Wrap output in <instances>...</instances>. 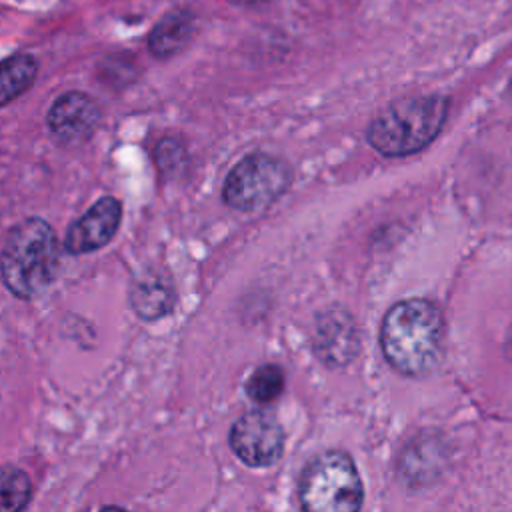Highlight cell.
<instances>
[{
	"label": "cell",
	"mask_w": 512,
	"mask_h": 512,
	"mask_svg": "<svg viewBox=\"0 0 512 512\" xmlns=\"http://www.w3.org/2000/svg\"><path fill=\"white\" fill-rule=\"evenodd\" d=\"M444 322L440 310L424 298L394 304L380 328L386 360L402 374L422 376L440 360Z\"/></svg>",
	"instance_id": "cell-1"
},
{
	"label": "cell",
	"mask_w": 512,
	"mask_h": 512,
	"mask_svg": "<svg viewBox=\"0 0 512 512\" xmlns=\"http://www.w3.org/2000/svg\"><path fill=\"white\" fill-rule=\"evenodd\" d=\"M60 244L54 228L42 218L16 224L0 252L4 286L22 300L38 296L58 272Z\"/></svg>",
	"instance_id": "cell-2"
},
{
	"label": "cell",
	"mask_w": 512,
	"mask_h": 512,
	"mask_svg": "<svg viewBox=\"0 0 512 512\" xmlns=\"http://www.w3.org/2000/svg\"><path fill=\"white\" fill-rule=\"evenodd\" d=\"M448 112V100L442 96L402 98L380 112L370 128V144L384 156H408L430 144Z\"/></svg>",
	"instance_id": "cell-3"
},
{
	"label": "cell",
	"mask_w": 512,
	"mask_h": 512,
	"mask_svg": "<svg viewBox=\"0 0 512 512\" xmlns=\"http://www.w3.org/2000/svg\"><path fill=\"white\" fill-rule=\"evenodd\" d=\"M362 482L352 458L330 450L312 458L302 470L298 496L304 510L352 512L362 506Z\"/></svg>",
	"instance_id": "cell-4"
},
{
	"label": "cell",
	"mask_w": 512,
	"mask_h": 512,
	"mask_svg": "<svg viewBox=\"0 0 512 512\" xmlns=\"http://www.w3.org/2000/svg\"><path fill=\"white\" fill-rule=\"evenodd\" d=\"M290 166L264 152L242 158L226 176L224 202L234 210H260L278 200L290 186Z\"/></svg>",
	"instance_id": "cell-5"
},
{
	"label": "cell",
	"mask_w": 512,
	"mask_h": 512,
	"mask_svg": "<svg viewBox=\"0 0 512 512\" xmlns=\"http://www.w3.org/2000/svg\"><path fill=\"white\" fill-rule=\"evenodd\" d=\"M230 448L248 466H272L282 456V426L272 416L252 410L232 424Z\"/></svg>",
	"instance_id": "cell-6"
},
{
	"label": "cell",
	"mask_w": 512,
	"mask_h": 512,
	"mask_svg": "<svg viewBox=\"0 0 512 512\" xmlns=\"http://www.w3.org/2000/svg\"><path fill=\"white\" fill-rule=\"evenodd\" d=\"M46 122L60 144L76 146L94 134L100 122V108L96 100L84 92H66L54 100Z\"/></svg>",
	"instance_id": "cell-7"
},
{
	"label": "cell",
	"mask_w": 512,
	"mask_h": 512,
	"mask_svg": "<svg viewBox=\"0 0 512 512\" xmlns=\"http://www.w3.org/2000/svg\"><path fill=\"white\" fill-rule=\"evenodd\" d=\"M122 220V206L114 196L100 198L66 232L64 248L68 254H88L106 246Z\"/></svg>",
	"instance_id": "cell-8"
},
{
	"label": "cell",
	"mask_w": 512,
	"mask_h": 512,
	"mask_svg": "<svg viewBox=\"0 0 512 512\" xmlns=\"http://www.w3.org/2000/svg\"><path fill=\"white\" fill-rule=\"evenodd\" d=\"M356 328L346 312L330 310L318 322L316 348L318 354L332 364H346L356 352Z\"/></svg>",
	"instance_id": "cell-9"
},
{
	"label": "cell",
	"mask_w": 512,
	"mask_h": 512,
	"mask_svg": "<svg viewBox=\"0 0 512 512\" xmlns=\"http://www.w3.org/2000/svg\"><path fill=\"white\" fill-rule=\"evenodd\" d=\"M130 304L144 320H158L174 308V290L160 272H142L130 288Z\"/></svg>",
	"instance_id": "cell-10"
},
{
	"label": "cell",
	"mask_w": 512,
	"mask_h": 512,
	"mask_svg": "<svg viewBox=\"0 0 512 512\" xmlns=\"http://www.w3.org/2000/svg\"><path fill=\"white\" fill-rule=\"evenodd\" d=\"M194 18L188 12L166 14L150 32L148 48L156 58H170L192 40Z\"/></svg>",
	"instance_id": "cell-11"
},
{
	"label": "cell",
	"mask_w": 512,
	"mask_h": 512,
	"mask_svg": "<svg viewBox=\"0 0 512 512\" xmlns=\"http://www.w3.org/2000/svg\"><path fill=\"white\" fill-rule=\"evenodd\" d=\"M38 62L30 54H14L0 62V106L24 94L36 80Z\"/></svg>",
	"instance_id": "cell-12"
},
{
	"label": "cell",
	"mask_w": 512,
	"mask_h": 512,
	"mask_svg": "<svg viewBox=\"0 0 512 512\" xmlns=\"http://www.w3.org/2000/svg\"><path fill=\"white\" fill-rule=\"evenodd\" d=\"M30 478L16 466L0 470V512L22 510L30 502Z\"/></svg>",
	"instance_id": "cell-13"
},
{
	"label": "cell",
	"mask_w": 512,
	"mask_h": 512,
	"mask_svg": "<svg viewBox=\"0 0 512 512\" xmlns=\"http://www.w3.org/2000/svg\"><path fill=\"white\" fill-rule=\"evenodd\" d=\"M284 390V374L278 366H260L246 382V392L256 402H274Z\"/></svg>",
	"instance_id": "cell-14"
},
{
	"label": "cell",
	"mask_w": 512,
	"mask_h": 512,
	"mask_svg": "<svg viewBox=\"0 0 512 512\" xmlns=\"http://www.w3.org/2000/svg\"><path fill=\"white\" fill-rule=\"evenodd\" d=\"M236 2H242V4H256V2H262V0H236Z\"/></svg>",
	"instance_id": "cell-15"
},
{
	"label": "cell",
	"mask_w": 512,
	"mask_h": 512,
	"mask_svg": "<svg viewBox=\"0 0 512 512\" xmlns=\"http://www.w3.org/2000/svg\"><path fill=\"white\" fill-rule=\"evenodd\" d=\"M510 94H512V82H510Z\"/></svg>",
	"instance_id": "cell-16"
}]
</instances>
